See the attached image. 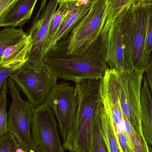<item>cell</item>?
Segmentation results:
<instances>
[{
    "label": "cell",
    "instance_id": "83f0119b",
    "mask_svg": "<svg viewBox=\"0 0 152 152\" xmlns=\"http://www.w3.org/2000/svg\"><path fill=\"white\" fill-rule=\"evenodd\" d=\"M26 152H45L42 148L36 144L34 143V146L32 149Z\"/></svg>",
    "mask_w": 152,
    "mask_h": 152
},
{
    "label": "cell",
    "instance_id": "f546056e",
    "mask_svg": "<svg viewBox=\"0 0 152 152\" xmlns=\"http://www.w3.org/2000/svg\"><path fill=\"white\" fill-rule=\"evenodd\" d=\"M91 1V0H59V3L62 2L72 1Z\"/></svg>",
    "mask_w": 152,
    "mask_h": 152
},
{
    "label": "cell",
    "instance_id": "30bf717a",
    "mask_svg": "<svg viewBox=\"0 0 152 152\" xmlns=\"http://www.w3.org/2000/svg\"><path fill=\"white\" fill-rule=\"evenodd\" d=\"M59 0H51L36 21H33L28 34L31 39V46L27 61L24 65L36 67L44 62V50L53 14Z\"/></svg>",
    "mask_w": 152,
    "mask_h": 152
},
{
    "label": "cell",
    "instance_id": "9c48e42d",
    "mask_svg": "<svg viewBox=\"0 0 152 152\" xmlns=\"http://www.w3.org/2000/svg\"><path fill=\"white\" fill-rule=\"evenodd\" d=\"M31 134L34 143L45 152H64L58 134L57 122L51 108L43 103L33 110Z\"/></svg>",
    "mask_w": 152,
    "mask_h": 152
},
{
    "label": "cell",
    "instance_id": "5bb4252c",
    "mask_svg": "<svg viewBox=\"0 0 152 152\" xmlns=\"http://www.w3.org/2000/svg\"><path fill=\"white\" fill-rule=\"evenodd\" d=\"M31 46V37L28 34L23 40L4 50L0 58V66L10 67L18 64L24 65L27 61Z\"/></svg>",
    "mask_w": 152,
    "mask_h": 152
},
{
    "label": "cell",
    "instance_id": "2e32d148",
    "mask_svg": "<svg viewBox=\"0 0 152 152\" xmlns=\"http://www.w3.org/2000/svg\"><path fill=\"white\" fill-rule=\"evenodd\" d=\"M136 0H106V17L101 37L106 34L112 24L123 10L135 4Z\"/></svg>",
    "mask_w": 152,
    "mask_h": 152
},
{
    "label": "cell",
    "instance_id": "836d02e7",
    "mask_svg": "<svg viewBox=\"0 0 152 152\" xmlns=\"http://www.w3.org/2000/svg\"></svg>",
    "mask_w": 152,
    "mask_h": 152
},
{
    "label": "cell",
    "instance_id": "44dd1931",
    "mask_svg": "<svg viewBox=\"0 0 152 152\" xmlns=\"http://www.w3.org/2000/svg\"><path fill=\"white\" fill-rule=\"evenodd\" d=\"M8 80L4 82L0 92V137L8 131V113L7 112Z\"/></svg>",
    "mask_w": 152,
    "mask_h": 152
},
{
    "label": "cell",
    "instance_id": "d6986e66",
    "mask_svg": "<svg viewBox=\"0 0 152 152\" xmlns=\"http://www.w3.org/2000/svg\"><path fill=\"white\" fill-rule=\"evenodd\" d=\"M59 7L53 14L47 36L44 50V56L50 50L52 42L58 31L65 15L68 10L69 2L59 3Z\"/></svg>",
    "mask_w": 152,
    "mask_h": 152
},
{
    "label": "cell",
    "instance_id": "484cf974",
    "mask_svg": "<svg viewBox=\"0 0 152 152\" xmlns=\"http://www.w3.org/2000/svg\"><path fill=\"white\" fill-rule=\"evenodd\" d=\"M144 75L146 78L152 97V60L151 59L148 67L145 69Z\"/></svg>",
    "mask_w": 152,
    "mask_h": 152
},
{
    "label": "cell",
    "instance_id": "8fae6325",
    "mask_svg": "<svg viewBox=\"0 0 152 152\" xmlns=\"http://www.w3.org/2000/svg\"><path fill=\"white\" fill-rule=\"evenodd\" d=\"M102 38L105 39V61L108 69L116 72L128 69L123 36L116 21Z\"/></svg>",
    "mask_w": 152,
    "mask_h": 152
},
{
    "label": "cell",
    "instance_id": "cb8c5ba5",
    "mask_svg": "<svg viewBox=\"0 0 152 152\" xmlns=\"http://www.w3.org/2000/svg\"><path fill=\"white\" fill-rule=\"evenodd\" d=\"M24 65L18 64L10 67H4L0 66V92L4 82L15 71Z\"/></svg>",
    "mask_w": 152,
    "mask_h": 152
},
{
    "label": "cell",
    "instance_id": "ac0fdd59",
    "mask_svg": "<svg viewBox=\"0 0 152 152\" xmlns=\"http://www.w3.org/2000/svg\"><path fill=\"white\" fill-rule=\"evenodd\" d=\"M27 35L21 28L10 27L0 30V58L8 47L18 43Z\"/></svg>",
    "mask_w": 152,
    "mask_h": 152
},
{
    "label": "cell",
    "instance_id": "7402d4cb",
    "mask_svg": "<svg viewBox=\"0 0 152 152\" xmlns=\"http://www.w3.org/2000/svg\"><path fill=\"white\" fill-rule=\"evenodd\" d=\"M18 146L15 136L10 132L0 137V152H15Z\"/></svg>",
    "mask_w": 152,
    "mask_h": 152
},
{
    "label": "cell",
    "instance_id": "d6a6232c",
    "mask_svg": "<svg viewBox=\"0 0 152 152\" xmlns=\"http://www.w3.org/2000/svg\"><path fill=\"white\" fill-rule=\"evenodd\" d=\"M151 59L152 60V55H151Z\"/></svg>",
    "mask_w": 152,
    "mask_h": 152
},
{
    "label": "cell",
    "instance_id": "52a82bcc",
    "mask_svg": "<svg viewBox=\"0 0 152 152\" xmlns=\"http://www.w3.org/2000/svg\"><path fill=\"white\" fill-rule=\"evenodd\" d=\"M8 87L12 97L8 112V131L15 136L19 146L27 151L34 146L31 127L34 108L21 98L15 82L10 77Z\"/></svg>",
    "mask_w": 152,
    "mask_h": 152
},
{
    "label": "cell",
    "instance_id": "4fadbf2b",
    "mask_svg": "<svg viewBox=\"0 0 152 152\" xmlns=\"http://www.w3.org/2000/svg\"><path fill=\"white\" fill-rule=\"evenodd\" d=\"M38 0H18L4 18L1 27H21L30 19Z\"/></svg>",
    "mask_w": 152,
    "mask_h": 152
},
{
    "label": "cell",
    "instance_id": "9a60e30c",
    "mask_svg": "<svg viewBox=\"0 0 152 152\" xmlns=\"http://www.w3.org/2000/svg\"><path fill=\"white\" fill-rule=\"evenodd\" d=\"M141 102L142 130L146 142L152 147V97L145 75L141 93Z\"/></svg>",
    "mask_w": 152,
    "mask_h": 152
},
{
    "label": "cell",
    "instance_id": "d4e9b609",
    "mask_svg": "<svg viewBox=\"0 0 152 152\" xmlns=\"http://www.w3.org/2000/svg\"><path fill=\"white\" fill-rule=\"evenodd\" d=\"M18 0H0V27L8 11Z\"/></svg>",
    "mask_w": 152,
    "mask_h": 152
},
{
    "label": "cell",
    "instance_id": "e0dca14e",
    "mask_svg": "<svg viewBox=\"0 0 152 152\" xmlns=\"http://www.w3.org/2000/svg\"><path fill=\"white\" fill-rule=\"evenodd\" d=\"M103 110V105L102 101L93 131L92 152H110L104 132Z\"/></svg>",
    "mask_w": 152,
    "mask_h": 152
},
{
    "label": "cell",
    "instance_id": "f1b7e54d",
    "mask_svg": "<svg viewBox=\"0 0 152 152\" xmlns=\"http://www.w3.org/2000/svg\"><path fill=\"white\" fill-rule=\"evenodd\" d=\"M140 3L145 5H152V0H136L135 4Z\"/></svg>",
    "mask_w": 152,
    "mask_h": 152
},
{
    "label": "cell",
    "instance_id": "7a4b0ae2",
    "mask_svg": "<svg viewBox=\"0 0 152 152\" xmlns=\"http://www.w3.org/2000/svg\"><path fill=\"white\" fill-rule=\"evenodd\" d=\"M102 79L88 80L76 84L78 106L73 125L64 141V150L92 152L94 126L102 102Z\"/></svg>",
    "mask_w": 152,
    "mask_h": 152
},
{
    "label": "cell",
    "instance_id": "3957f363",
    "mask_svg": "<svg viewBox=\"0 0 152 152\" xmlns=\"http://www.w3.org/2000/svg\"><path fill=\"white\" fill-rule=\"evenodd\" d=\"M151 5L135 4L125 9L115 20L123 36L128 69L145 71L150 64L145 50Z\"/></svg>",
    "mask_w": 152,
    "mask_h": 152
},
{
    "label": "cell",
    "instance_id": "603a6c76",
    "mask_svg": "<svg viewBox=\"0 0 152 152\" xmlns=\"http://www.w3.org/2000/svg\"><path fill=\"white\" fill-rule=\"evenodd\" d=\"M152 54V5H151L148 20L145 45V56L146 60L150 63Z\"/></svg>",
    "mask_w": 152,
    "mask_h": 152
},
{
    "label": "cell",
    "instance_id": "7c38bea8",
    "mask_svg": "<svg viewBox=\"0 0 152 152\" xmlns=\"http://www.w3.org/2000/svg\"><path fill=\"white\" fill-rule=\"evenodd\" d=\"M93 1H69V6L66 14L52 42L49 50L57 43L68 35L69 32L88 12Z\"/></svg>",
    "mask_w": 152,
    "mask_h": 152
},
{
    "label": "cell",
    "instance_id": "6da1fadb",
    "mask_svg": "<svg viewBox=\"0 0 152 152\" xmlns=\"http://www.w3.org/2000/svg\"><path fill=\"white\" fill-rule=\"evenodd\" d=\"M68 36L56 44L45 54L43 61L58 78L76 84L88 80L102 79L108 69L105 61V41L99 37L82 52H67Z\"/></svg>",
    "mask_w": 152,
    "mask_h": 152
},
{
    "label": "cell",
    "instance_id": "ba28073f",
    "mask_svg": "<svg viewBox=\"0 0 152 152\" xmlns=\"http://www.w3.org/2000/svg\"><path fill=\"white\" fill-rule=\"evenodd\" d=\"M43 103L49 105L52 110L58 121L61 134L65 141L73 125L77 109L76 87L68 83H57Z\"/></svg>",
    "mask_w": 152,
    "mask_h": 152
},
{
    "label": "cell",
    "instance_id": "8992f818",
    "mask_svg": "<svg viewBox=\"0 0 152 152\" xmlns=\"http://www.w3.org/2000/svg\"><path fill=\"white\" fill-rule=\"evenodd\" d=\"M106 10V0H93L88 12L68 35L69 53L75 54L86 50L101 37Z\"/></svg>",
    "mask_w": 152,
    "mask_h": 152
},
{
    "label": "cell",
    "instance_id": "5b68a950",
    "mask_svg": "<svg viewBox=\"0 0 152 152\" xmlns=\"http://www.w3.org/2000/svg\"><path fill=\"white\" fill-rule=\"evenodd\" d=\"M10 77L34 109L43 103L58 79L44 62L36 67L23 65Z\"/></svg>",
    "mask_w": 152,
    "mask_h": 152
},
{
    "label": "cell",
    "instance_id": "4dcf8cb0",
    "mask_svg": "<svg viewBox=\"0 0 152 152\" xmlns=\"http://www.w3.org/2000/svg\"><path fill=\"white\" fill-rule=\"evenodd\" d=\"M15 152H26V151L25 150H24V149H22V148L18 146Z\"/></svg>",
    "mask_w": 152,
    "mask_h": 152
},
{
    "label": "cell",
    "instance_id": "4316f807",
    "mask_svg": "<svg viewBox=\"0 0 152 152\" xmlns=\"http://www.w3.org/2000/svg\"><path fill=\"white\" fill-rule=\"evenodd\" d=\"M47 1V0H42V1L40 9H39V10H38V12H37L35 18L34 19V21H36V20H37L39 19V18H40V13H41V12L42 11V10L45 8V4H46Z\"/></svg>",
    "mask_w": 152,
    "mask_h": 152
},
{
    "label": "cell",
    "instance_id": "277c9868",
    "mask_svg": "<svg viewBox=\"0 0 152 152\" xmlns=\"http://www.w3.org/2000/svg\"><path fill=\"white\" fill-rule=\"evenodd\" d=\"M110 70L122 112L136 132L144 137L142 127L141 93L145 71L126 69L116 72Z\"/></svg>",
    "mask_w": 152,
    "mask_h": 152
},
{
    "label": "cell",
    "instance_id": "1f68e13d",
    "mask_svg": "<svg viewBox=\"0 0 152 152\" xmlns=\"http://www.w3.org/2000/svg\"><path fill=\"white\" fill-rule=\"evenodd\" d=\"M149 150H150V152H152V148L150 145L149 146Z\"/></svg>",
    "mask_w": 152,
    "mask_h": 152
},
{
    "label": "cell",
    "instance_id": "ffe728a7",
    "mask_svg": "<svg viewBox=\"0 0 152 152\" xmlns=\"http://www.w3.org/2000/svg\"><path fill=\"white\" fill-rule=\"evenodd\" d=\"M103 118L105 137L110 152H121L112 123L104 106Z\"/></svg>",
    "mask_w": 152,
    "mask_h": 152
}]
</instances>
